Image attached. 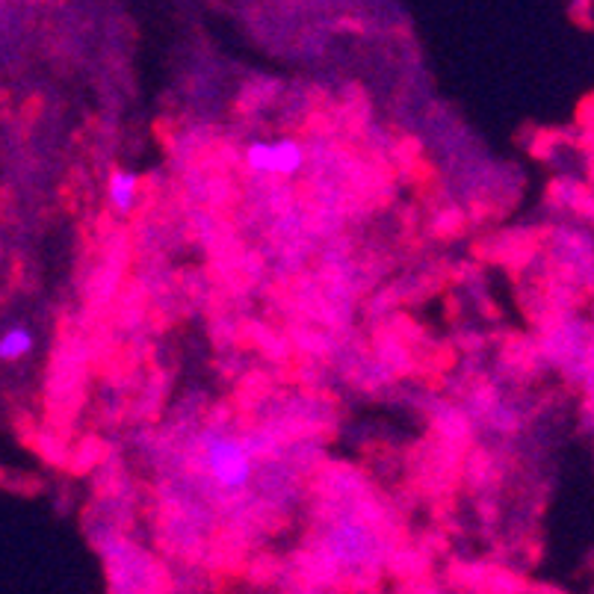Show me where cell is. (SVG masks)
<instances>
[{
    "mask_svg": "<svg viewBox=\"0 0 594 594\" xmlns=\"http://www.w3.org/2000/svg\"><path fill=\"white\" fill-rule=\"evenodd\" d=\"M204 456L207 467L216 476V482H222L225 488H240L249 482L252 476V462L249 453L243 450V444H237L234 438H222V435H210L204 444Z\"/></svg>",
    "mask_w": 594,
    "mask_h": 594,
    "instance_id": "cell-1",
    "label": "cell"
},
{
    "mask_svg": "<svg viewBox=\"0 0 594 594\" xmlns=\"http://www.w3.org/2000/svg\"><path fill=\"white\" fill-rule=\"evenodd\" d=\"M302 160H305V151H302V145L296 139L284 136V139L275 142V172L293 175V172L302 169Z\"/></svg>",
    "mask_w": 594,
    "mask_h": 594,
    "instance_id": "cell-2",
    "label": "cell"
},
{
    "mask_svg": "<svg viewBox=\"0 0 594 594\" xmlns=\"http://www.w3.org/2000/svg\"><path fill=\"white\" fill-rule=\"evenodd\" d=\"M33 349V334L27 326H15L0 337V358L3 361H15V358H24L27 352Z\"/></svg>",
    "mask_w": 594,
    "mask_h": 594,
    "instance_id": "cell-3",
    "label": "cell"
},
{
    "mask_svg": "<svg viewBox=\"0 0 594 594\" xmlns=\"http://www.w3.org/2000/svg\"><path fill=\"white\" fill-rule=\"evenodd\" d=\"M136 175L133 172H113L110 175V187H107V196L110 201L125 213V210H131L133 198H136Z\"/></svg>",
    "mask_w": 594,
    "mask_h": 594,
    "instance_id": "cell-4",
    "label": "cell"
},
{
    "mask_svg": "<svg viewBox=\"0 0 594 594\" xmlns=\"http://www.w3.org/2000/svg\"><path fill=\"white\" fill-rule=\"evenodd\" d=\"M246 163L255 172H275V142H252L246 148Z\"/></svg>",
    "mask_w": 594,
    "mask_h": 594,
    "instance_id": "cell-5",
    "label": "cell"
},
{
    "mask_svg": "<svg viewBox=\"0 0 594 594\" xmlns=\"http://www.w3.org/2000/svg\"><path fill=\"white\" fill-rule=\"evenodd\" d=\"M586 388H589V394L594 396V364L589 367V373H586Z\"/></svg>",
    "mask_w": 594,
    "mask_h": 594,
    "instance_id": "cell-6",
    "label": "cell"
}]
</instances>
